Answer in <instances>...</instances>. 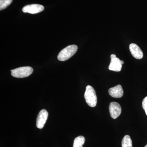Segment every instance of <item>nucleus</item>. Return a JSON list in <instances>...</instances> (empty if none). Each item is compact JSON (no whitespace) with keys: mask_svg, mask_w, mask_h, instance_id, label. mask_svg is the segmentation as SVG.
I'll list each match as a JSON object with an SVG mask.
<instances>
[{"mask_svg":"<svg viewBox=\"0 0 147 147\" xmlns=\"http://www.w3.org/2000/svg\"><path fill=\"white\" fill-rule=\"evenodd\" d=\"M109 111L111 117L113 119H116L120 115L121 108L118 102H111L109 106Z\"/></svg>","mask_w":147,"mask_h":147,"instance_id":"7","label":"nucleus"},{"mask_svg":"<svg viewBox=\"0 0 147 147\" xmlns=\"http://www.w3.org/2000/svg\"><path fill=\"white\" fill-rule=\"evenodd\" d=\"M122 147H132V141L129 135H125L122 141Z\"/></svg>","mask_w":147,"mask_h":147,"instance_id":"11","label":"nucleus"},{"mask_svg":"<svg viewBox=\"0 0 147 147\" xmlns=\"http://www.w3.org/2000/svg\"><path fill=\"white\" fill-rule=\"evenodd\" d=\"M121 63L122 64H123L124 63L123 61H121Z\"/></svg>","mask_w":147,"mask_h":147,"instance_id":"14","label":"nucleus"},{"mask_svg":"<svg viewBox=\"0 0 147 147\" xmlns=\"http://www.w3.org/2000/svg\"><path fill=\"white\" fill-rule=\"evenodd\" d=\"M108 92L110 96L115 98H120L122 97L123 95V89L120 85L110 88L108 90Z\"/></svg>","mask_w":147,"mask_h":147,"instance_id":"9","label":"nucleus"},{"mask_svg":"<svg viewBox=\"0 0 147 147\" xmlns=\"http://www.w3.org/2000/svg\"><path fill=\"white\" fill-rule=\"evenodd\" d=\"M44 7L43 6L39 4L28 5L24 6L22 11L24 13H28L34 14L39 13L44 10Z\"/></svg>","mask_w":147,"mask_h":147,"instance_id":"4","label":"nucleus"},{"mask_svg":"<svg viewBox=\"0 0 147 147\" xmlns=\"http://www.w3.org/2000/svg\"><path fill=\"white\" fill-rule=\"evenodd\" d=\"M85 100L90 107L94 108L96 106L97 102V96L94 88L90 86H88L84 94Z\"/></svg>","mask_w":147,"mask_h":147,"instance_id":"1","label":"nucleus"},{"mask_svg":"<svg viewBox=\"0 0 147 147\" xmlns=\"http://www.w3.org/2000/svg\"><path fill=\"white\" fill-rule=\"evenodd\" d=\"M12 0H0V10L5 9L11 4Z\"/></svg>","mask_w":147,"mask_h":147,"instance_id":"12","label":"nucleus"},{"mask_svg":"<svg viewBox=\"0 0 147 147\" xmlns=\"http://www.w3.org/2000/svg\"><path fill=\"white\" fill-rule=\"evenodd\" d=\"M33 71V69L30 67H22L11 70V74L16 78H23L30 76L32 73Z\"/></svg>","mask_w":147,"mask_h":147,"instance_id":"3","label":"nucleus"},{"mask_svg":"<svg viewBox=\"0 0 147 147\" xmlns=\"http://www.w3.org/2000/svg\"><path fill=\"white\" fill-rule=\"evenodd\" d=\"M78 50L77 45H69L61 50L58 56L59 61H65L72 57Z\"/></svg>","mask_w":147,"mask_h":147,"instance_id":"2","label":"nucleus"},{"mask_svg":"<svg viewBox=\"0 0 147 147\" xmlns=\"http://www.w3.org/2000/svg\"><path fill=\"white\" fill-rule=\"evenodd\" d=\"M142 107L147 115V96L144 98L142 102Z\"/></svg>","mask_w":147,"mask_h":147,"instance_id":"13","label":"nucleus"},{"mask_svg":"<svg viewBox=\"0 0 147 147\" xmlns=\"http://www.w3.org/2000/svg\"><path fill=\"white\" fill-rule=\"evenodd\" d=\"M48 116V113L47 110L43 109L40 111L36 119V125L38 128H43L47 120Z\"/></svg>","mask_w":147,"mask_h":147,"instance_id":"6","label":"nucleus"},{"mask_svg":"<svg viewBox=\"0 0 147 147\" xmlns=\"http://www.w3.org/2000/svg\"><path fill=\"white\" fill-rule=\"evenodd\" d=\"M144 147H147V145H146V146H145Z\"/></svg>","mask_w":147,"mask_h":147,"instance_id":"15","label":"nucleus"},{"mask_svg":"<svg viewBox=\"0 0 147 147\" xmlns=\"http://www.w3.org/2000/svg\"><path fill=\"white\" fill-rule=\"evenodd\" d=\"M129 49L132 56L137 59H141L144 57V54L140 47L135 43H131Z\"/></svg>","mask_w":147,"mask_h":147,"instance_id":"8","label":"nucleus"},{"mask_svg":"<svg viewBox=\"0 0 147 147\" xmlns=\"http://www.w3.org/2000/svg\"><path fill=\"white\" fill-rule=\"evenodd\" d=\"M85 142V138L83 136H79L76 137L74 142L73 147H83Z\"/></svg>","mask_w":147,"mask_h":147,"instance_id":"10","label":"nucleus"},{"mask_svg":"<svg viewBox=\"0 0 147 147\" xmlns=\"http://www.w3.org/2000/svg\"><path fill=\"white\" fill-rule=\"evenodd\" d=\"M111 62L109 66V69L111 71H120L121 69L122 64L121 60L116 57V55L113 54L110 56Z\"/></svg>","mask_w":147,"mask_h":147,"instance_id":"5","label":"nucleus"}]
</instances>
